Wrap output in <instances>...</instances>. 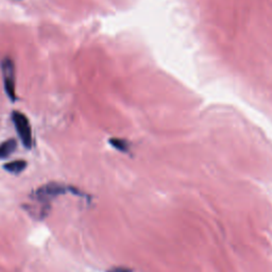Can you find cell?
<instances>
[{"mask_svg": "<svg viewBox=\"0 0 272 272\" xmlns=\"http://www.w3.org/2000/svg\"><path fill=\"white\" fill-rule=\"evenodd\" d=\"M4 168L9 172L18 174L23 172L27 168V162L24 160H16V161L5 164Z\"/></svg>", "mask_w": 272, "mask_h": 272, "instance_id": "cell-5", "label": "cell"}, {"mask_svg": "<svg viewBox=\"0 0 272 272\" xmlns=\"http://www.w3.org/2000/svg\"><path fill=\"white\" fill-rule=\"evenodd\" d=\"M110 144L113 146L114 148L121 152H127L129 150V146L128 143L124 140H119V139H111Z\"/></svg>", "mask_w": 272, "mask_h": 272, "instance_id": "cell-6", "label": "cell"}, {"mask_svg": "<svg viewBox=\"0 0 272 272\" xmlns=\"http://www.w3.org/2000/svg\"><path fill=\"white\" fill-rule=\"evenodd\" d=\"M67 191H74L75 193H80L78 190H75L73 187L66 186L64 184L61 183H55V182H51L48 183L46 185L41 186L37 190H35L34 192V199L40 201L41 203H43V207L47 206L48 203L50 202V200H52L53 198L63 195V193H66Z\"/></svg>", "mask_w": 272, "mask_h": 272, "instance_id": "cell-3", "label": "cell"}, {"mask_svg": "<svg viewBox=\"0 0 272 272\" xmlns=\"http://www.w3.org/2000/svg\"><path fill=\"white\" fill-rule=\"evenodd\" d=\"M0 68H2L3 79H4V87L5 92L8 96V98L11 102L17 101L16 95V70L15 64L11 57H5L0 63Z\"/></svg>", "mask_w": 272, "mask_h": 272, "instance_id": "cell-2", "label": "cell"}, {"mask_svg": "<svg viewBox=\"0 0 272 272\" xmlns=\"http://www.w3.org/2000/svg\"><path fill=\"white\" fill-rule=\"evenodd\" d=\"M17 148V142L14 139H10L0 144V160H4L12 155Z\"/></svg>", "mask_w": 272, "mask_h": 272, "instance_id": "cell-4", "label": "cell"}, {"mask_svg": "<svg viewBox=\"0 0 272 272\" xmlns=\"http://www.w3.org/2000/svg\"><path fill=\"white\" fill-rule=\"evenodd\" d=\"M12 121L14 123L15 130L18 134L19 140L22 141L23 146L26 149H32L33 147V135L31 123L27 115L21 111L12 112Z\"/></svg>", "mask_w": 272, "mask_h": 272, "instance_id": "cell-1", "label": "cell"}]
</instances>
